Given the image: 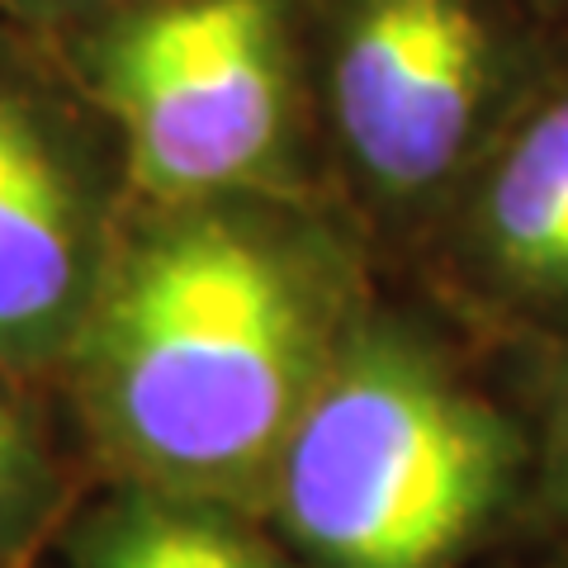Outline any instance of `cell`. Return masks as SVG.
Masks as SVG:
<instances>
[{"instance_id":"6da1fadb","label":"cell","mask_w":568,"mask_h":568,"mask_svg":"<svg viewBox=\"0 0 568 568\" xmlns=\"http://www.w3.org/2000/svg\"><path fill=\"white\" fill-rule=\"evenodd\" d=\"M327 246L265 209L152 204L114 237L62 379L119 484L246 511L346 342Z\"/></svg>"},{"instance_id":"7a4b0ae2","label":"cell","mask_w":568,"mask_h":568,"mask_svg":"<svg viewBox=\"0 0 568 568\" xmlns=\"http://www.w3.org/2000/svg\"><path fill=\"white\" fill-rule=\"evenodd\" d=\"M517 474V440L436 355L351 327L280 450L265 507L313 568H450Z\"/></svg>"},{"instance_id":"3957f363","label":"cell","mask_w":568,"mask_h":568,"mask_svg":"<svg viewBox=\"0 0 568 568\" xmlns=\"http://www.w3.org/2000/svg\"><path fill=\"white\" fill-rule=\"evenodd\" d=\"M77 81L114 123L138 200L261 185L290 133L284 0H138L85 24Z\"/></svg>"},{"instance_id":"277c9868","label":"cell","mask_w":568,"mask_h":568,"mask_svg":"<svg viewBox=\"0 0 568 568\" xmlns=\"http://www.w3.org/2000/svg\"><path fill=\"white\" fill-rule=\"evenodd\" d=\"M110 162L77 95L0 33V369L62 375L114 252Z\"/></svg>"},{"instance_id":"5b68a950","label":"cell","mask_w":568,"mask_h":568,"mask_svg":"<svg viewBox=\"0 0 568 568\" xmlns=\"http://www.w3.org/2000/svg\"><path fill=\"white\" fill-rule=\"evenodd\" d=\"M327 77L336 129L365 181L422 194L474 138L493 33L474 0H346Z\"/></svg>"},{"instance_id":"8992f818","label":"cell","mask_w":568,"mask_h":568,"mask_svg":"<svg viewBox=\"0 0 568 568\" xmlns=\"http://www.w3.org/2000/svg\"><path fill=\"white\" fill-rule=\"evenodd\" d=\"M67 568H284L242 511L119 484L67 536Z\"/></svg>"},{"instance_id":"52a82bcc","label":"cell","mask_w":568,"mask_h":568,"mask_svg":"<svg viewBox=\"0 0 568 568\" xmlns=\"http://www.w3.org/2000/svg\"><path fill=\"white\" fill-rule=\"evenodd\" d=\"M478 233L521 290L568 294V95L511 138L478 200Z\"/></svg>"},{"instance_id":"ba28073f","label":"cell","mask_w":568,"mask_h":568,"mask_svg":"<svg viewBox=\"0 0 568 568\" xmlns=\"http://www.w3.org/2000/svg\"><path fill=\"white\" fill-rule=\"evenodd\" d=\"M62 465L29 384L0 369V568H20L62 517Z\"/></svg>"},{"instance_id":"9c48e42d","label":"cell","mask_w":568,"mask_h":568,"mask_svg":"<svg viewBox=\"0 0 568 568\" xmlns=\"http://www.w3.org/2000/svg\"><path fill=\"white\" fill-rule=\"evenodd\" d=\"M138 6V0H0V10L14 14L20 24H43V29H71V24H91L100 14Z\"/></svg>"},{"instance_id":"30bf717a","label":"cell","mask_w":568,"mask_h":568,"mask_svg":"<svg viewBox=\"0 0 568 568\" xmlns=\"http://www.w3.org/2000/svg\"><path fill=\"white\" fill-rule=\"evenodd\" d=\"M545 450H549V484H555L559 503L568 507V365L559 369L555 388H549V432H545Z\"/></svg>"}]
</instances>
